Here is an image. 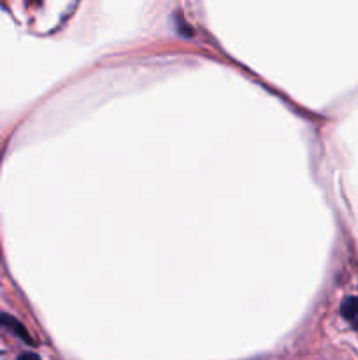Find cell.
<instances>
[{"label": "cell", "instance_id": "3957f363", "mask_svg": "<svg viewBox=\"0 0 358 360\" xmlns=\"http://www.w3.org/2000/svg\"><path fill=\"white\" fill-rule=\"evenodd\" d=\"M18 360H39V355L35 354H23L18 357Z\"/></svg>", "mask_w": 358, "mask_h": 360}, {"label": "cell", "instance_id": "6da1fadb", "mask_svg": "<svg viewBox=\"0 0 358 360\" xmlns=\"http://www.w3.org/2000/svg\"><path fill=\"white\" fill-rule=\"evenodd\" d=\"M340 313L354 329H358V297L344 299L340 304Z\"/></svg>", "mask_w": 358, "mask_h": 360}, {"label": "cell", "instance_id": "7a4b0ae2", "mask_svg": "<svg viewBox=\"0 0 358 360\" xmlns=\"http://www.w3.org/2000/svg\"><path fill=\"white\" fill-rule=\"evenodd\" d=\"M0 326L6 327V329H9L11 333L16 334L18 338H21V340L27 341V343H32V340H30V336H28L27 329H25V327L21 326V323L18 322V320H14L13 316L2 315V313H0Z\"/></svg>", "mask_w": 358, "mask_h": 360}]
</instances>
